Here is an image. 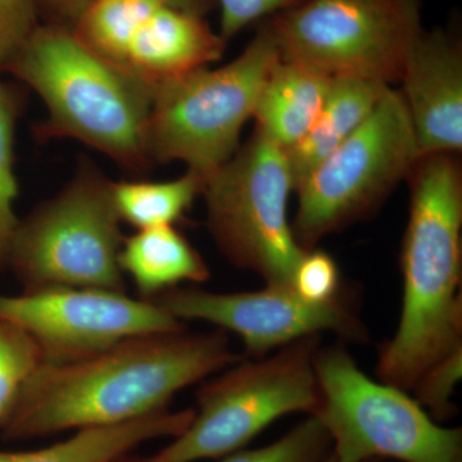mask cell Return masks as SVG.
Wrapping results in <instances>:
<instances>
[{"label": "cell", "mask_w": 462, "mask_h": 462, "mask_svg": "<svg viewBox=\"0 0 462 462\" xmlns=\"http://www.w3.org/2000/svg\"><path fill=\"white\" fill-rule=\"evenodd\" d=\"M236 358L224 330H184L133 337L67 363H42L21 389L0 433L9 440L32 439L165 411L181 389Z\"/></svg>", "instance_id": "cell-1"}, {"label": "cell", "mask_w": 462, "mask_h": 462, "mask_svg": "<svg viewBox=\"0 0 462 462\" xmlns=\"http://www.w3.org/2000/svg\"><path fill=\"white\" fill-rule=\"evenodd\" d=\"M411 190L401 267L402 311L379 351V379L404 392L462 346V170L457 153L420 157Z\"/></svg>", "instance_id": "cell-2"}, {"label": "cell", "mask_w": 462, "mask_h": 462, "mask_svg": "<svg viewBox=\"0 0 462 462\" xmlns=\"http://www.w3.org/2000/svg\"><path fill=\"white\" fill-rule=\"evenodd\" d=\"M5 71L47 106L42 139L72 138L129 169H145L153 89L91 51L65 27H36Z\"/></svg>", "instance_id": "cell-3"}, {"label": "cell", "mask_w": 462, "mask_h": 462, "mask_svg": "<svg viewBox=\"0 0 462 462\" xmlns=\"http://www.w3.org/2000/svg\"><path fill=\"white\" fill-rule=\"evenodd\" d=\"M279 60L266 23L227 65L203 67L154 88L147 129L151 162L181 161L207 180L238 151L240 133Z\"/></svg>", "instance_id": "cell-4"}, {"label": "cell", "mask_w": 462, "mask_h": 462, "mask_svg": "<svg viewBox=\"0 0 462 462\" xmlns=\"http://www.w3.org/2000/svg\"><path fill=\"white\" fill-rule=\"evenodd\" d=\"M121 218L111 181L84 165L54 199L20 221L8 240V264L23 291L54 287L125 291L118 263Z\"/></svg>", "instance_id": "cell-5"}, {"label": "cell", "mask_w": 462, "mask_h": 462, "mask_svg": "<svg viewBox=\"0 0 462 462\" xmlns=\"http://www.w3.org/2000/svg\"><path fill=\"white\" fill-rule=\"evenodd\" d=\"M315 372L314 416L339 462H462L460 430L440 425L402 389L369 378L343 346H319Z\"/></svg>", "instance_id": "cell-6"}, {"label": "cell", "mask_w": 462, "mask_h": 462, "mask_svg": "<svg viewBox=\"0 0 462 462\" xmlns=\"http://www.w3.org/2000/svg\"><path fill=\"white\" fill-rule=\"evenodd\" d=\"M320 336L281 346L272 357L243 361L202 385L188 427L151 462H197L239 451L269 425L320 404L315 356Z\"/></svg>", "instance_id": "cell-7"}, {"label": "cell", "mask_w": 462, "mask_h": 462, "mask_svg": "<svg viewBox=\"0 0 462 462\" xmlns=\"http://www.w3.org/2000/svg\"><path fill=\"white\" fill-rule=\"evenodd\" d=\"M291 191L284 149L258 130L203 188L209 231L218 248L231 263L258 273L267 285L291 287L306 252L289 223Z\"/></svg>", "instance_id": "cell-8"}, {"label": "cell", "mask_w": 462, "mask_h": 462, "mask_svg": "<svg viewBox=\"0 0 462 462\" xmlns=\"http://www.w3.org/2000/svg\"><path fill=\"white\" fill-rule=\"evenodd\" d=\"M411 120L400 90L388 88L370 117L298 187L291 225L298 245L325 236L375 211L418 162Z\"/></svg>", "instance_id": "cell-9"}, {"label": "cell", "mask_w": 462, "mask_h": 462, "mask_svg": "<svg viewBox=\"0 0 462 462\" xmlns=\"http://www.w3.org/2000/svg\"><path fill=\"white\" fill-rule=\"evenodd\" d=\"M420 12V0H305L267 23L282 60L391 85L421 32Z\"/></svg>", "instance_id": "cell-10"}, {"label": "cell", "mask_w": 462, "mask_h": 462, "mask_svg": "<svg viewBox=\"0 0 462 462\" xmlns=\"http://www.w3.org/2000/svg\"><path fill=\"white\" fill-rule=\"evenodd\" d=\"M0 320L25 331L44 363L53 364L87 357L133 337L187 330L184 321L153 300L96 288L0 294Z\"/></svg>", "instance_id": "cell-11"}, {"label": "cell", "mask_w": 462, "mask_h": 462, "mask_svg": "<svg viewBox=\"0 0 462 462\" xmlns=\"http://www.w3.org/2000/svg\"><path fill=\"white\" fill-rule=\"evenodd\" d=\"M151 300L179 320L206 321L238 334L248 354L256 357L322 331L352 342L366 339L363 322L340 297L333 302H310L293 287L266 284L243 293L173 288Z\"/></svg>", "instance_id": "cell-12"}, {"label": "cell", "mask_w": 462, "mask_h": 462, "mask_svg": "<svg viewBox=\"0 0 462 462\" xmlns=\"http://www.w3.org/2000/svg\"><path fill=\"white\" fill-rule=\"evenodd\" d=\"M400 83L419 156L460 153L462 50L457 38L443 29H422L404 63Z\"/></svg>", "instance_id": "cell-13"}, {"label": "cell", "mask_w": 462, "mask_h": 462, "mask_svg": "<svg viewBox=\"0 0 462 462\" xmlns=\"http://www.w3.org/2000/svg\"><path fill=\"white\" fill-rule=\"evenodd\" d=\"M225 45L202 16L162 3L133 33L118 69L154 89L220 60Z\"/></svg>", "instance_id": "cell-14"}, {"label": "cell", "mask_w": 462, "mask_h": 462, "mask_svg": "<svg viewBox=\"0 0 462 462\" xmlns=\"http://www.w3.org/2000/svg\"><path fill=\"white\" fill-rule=\"evenodd\" d=\"M331 80L319 69L281 57L261 90L254 114L256 130L282 149L293 147L320 114Z\"/></svg>", "instance_id": "cell-15"}, {"label": "cell", "mask_w": 462, "mask_h": 462, "mask_svg": "<svg viewBox=\"0 0 462 462\" xmlns=\"http://www.w3.org/2000/svg\"><path fill=\"white\" fill-rule=\"evenodd\" d=\"M391 85L357 78H333L311 129L284 149L294 191L319 163L330 156L370 117Z\"/></svg>", "instance_id": "cell-16"}, {"label": "cell", "mask_w": 462, "mask_h": 462, "mask_svg": "<svg viewBox=\"0 0 462 462\" xmlns=\"http://www.w3.org/2000/svg\"><path fill=\"white\" fill-rule=\"evenodd\" d=\"M193 415L194 410H165L124 424L87 428L44 448L0 451V462H112L149 440L179 436Z\"/></svg>", "instance_id": "cell-17"}, {"label": "cell", "mask_w": 462, "mask_h": 462, "mask_svg": "<svg viewBox=\"0 0 462 462\" xmlns=\"http://www.w3.org/2000/svg\"><path fill=\"white\" fill-rule=\"evenodd\" d=\"M118 263L144 300L181 282L199 284L209 279L202 256L173 225L141 229L124 238Z\"/></svg>", "instance_id": "cell-18"}, {"label": "cell", "mask_w": 462, "mask_h": 462, "mask_svg": "<svg viewBox=\"0 0 462 462\" xmlns=\"http://www.w3.org/2000/svg\"><path fill=\"white\" fill-rule=\"evenodd\" d=\"M206 179L188 170L175 180L111 181L112 199L121 221L136 229L178 223L203 193Z\"/></svg>", "instance_id": "cell-19"}, {"label": "cell", "mask_w": 462, "mask_h": 462, "mask_svg": "<svg viewBox=\"0 0 462 462\" xmlns=\"http://www.w3.org/2000/svg\"><path fill=\"white\" fill-rule=\"evenodd\" d=\"M162 0H90L74 32L91 51L118 67L133 33Z\"/></svg>", "instance_id": "cell-20"}, {"label": "cell", "mask_w": 462, "mask_h": 462, "mask_svg": "<svg viewBox=\"0 0 462 462\" xmlns=\"http://www.w3.org/2000/svg\"><path fill=\"white\" fill-rule=\"evenodd\" d=\"M331 449L329 434L314 415L285 436L256 449H239L220 462H324Z\"/></svg>", "instance_id": "cell-21"}, {"label": "cell", "mask_w": 462, "mask_h": 462, "mask_svg": "<svg viewBox=\"0 0 462 462\" xmlns=\"http://www.w3.org/2000/svg\"><path fill=\"white\" fill-rule=\"evenodd\" d=\"M44 363L41 348L14 325L0 320V424L27 380Z\"/></svg>", "instance_id": "cell-22"}, {"label": "cell", "mask_w": 462, "mask_h": 462, "mask_svg": "<svg viewBox=\"0 0 462 462\" xmlns=\"http://www.w3.org/2000/svg\"><path fill=\"white\" fill-rule=\"evenodd\" d=\"M14 102L0 83V264L18 223L14 214L17 180L14 170Z\"/></svg>", "instance_id": "cell-23"}, {"label": "cell", "mask_w": 462, "mask_h": 462, "mask_svg": "<svg viewBox=\"0 0 462 462\" xmlns=\"http://www.w3.org/2000/svg\"><path fill=\"white\" fill-rule=\"evenodd\" d=\"M461 375L462 346H458L422 374L413 385V398L424 409H428V413L434 420H446L454 415L452 394Z\"/></svg>", "instance_id": "cell-24"}, {"label": "cell", "mask_w": 462, "mask_h": 462, "mask_svg": "<svg viewBox=\"0 0 462 462\" xmlns=\"http://www.w3.org/2000/svg\"><path fill=\"white\" fill-rule=\"evenodd\" d=\"M291 287L310 302L328 303L338 300L340 275L336 261L327 252L309 249L298 263Z\"/></svg>", "instance_id": "cell-25"}, {"label": "cell", "mask_w": 462, "mask_h": 462, "mask_svg": "<svg viewBox=\"0 0 462 462\" xmlns=\"http://www.w3.org/2000/svg\"><path fill=\"white\" fill-rule=\"evenodd\" d=\"M36 27V0H0V71H5Z\"/></svg>", "instance_id": "cell-26"}, {"label": "cell", "mask_w": 462, "mask_h": 462, "mask_svg": "<svg viewBox=\"0 0 462 462\" xmlns=\"http://www.w3.org/2000/svg\"><path fill=\"white\" fill-rule=\"evenodd\" d=\"M220 5V35L229 41L254 21L275 16L305 0H216Z\"/></svg>", "instance_id": "cell-27"}, {"label": "cell", "mask_w": 462, "mask_h": 462, "mask_svg": "<svg viewBox=\"0 0 462 462\" xmlns=\"http://www.w3.org/2000/svg\"><path fill=\"white\" fill-rule=\"evenodd\" d=\"M48 2L58 14L76 23L90 0H48Z\"/></svg>", "instance_id": "cell-28"}, {"label": "cell", "mask_w": 462, "mask_h": 462, "mask_svg": "<svg viewBox=\"0 0 462 462\" xmlns=\"http://www.w3.org/2000/svg\"><path fill=\"white\" fill-rule=\"evenodd\" d=\"M162 2L172 5V7L202 16L203 14L214 7L216 0H162Z\"/></svg>", "instance_id": "cell-29"}, {"label": "cell", "mask_w": 462, "mask_h": 462, "mask_svg": "<svg viewBox=\"0 0 462 462\" xmlns=\"http://www.w3.org/2000/svg\"><path fill=\"white\" fill-rule=\"evenodd\" d=\"M112 462H151V460H149V456H136L132 452V454L121 456L117 460Z\"/></svg>", "instance_id": "cell-30"}, {"label": "cell", "mask_w": 462, "mask_h": 462, "mask_svg": "<svg viewBox=\"0 0 462 462\" xmlns=\"http://www.w3.org/2000/svg\"><path fill=\"white\" fill-rule=\"evenodd\" d=\"M324 462H339V461L337 460V458L334 457V456L330 454L329 456H328L327 460H325ZM369 462H379V461H369Z\"/></svg>", "instance_id": "cell-31"}]
</instances>
